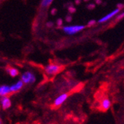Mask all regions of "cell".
<instances>
[{"mask_svg": "<svg viewBox=\"0 0 124 124\" xmlns=\"http://www.w3.org/2000/svg\"><path fill=\"white\" fill-rule=\"evenodd\" d=\"M85 28L84 25H71V26H65L62 28V31L69 35H74L77 33L82 31Z\"/></svg>", "mask_w": 124, "mask_h": 124, "instance_id": "6da1fadb", "label": "cell"}, {"mask_svg": "<svg viewBox=\"0 0 124 124\" xmlns=\"http://www.w3.org/2000/svg\"><path fill=\"white\" fill-rule=\"evenodd\" d=\"M21 80L24 84H32L36 81V76L31 71H26L22 74Z\"/></svg>", "mask_w": 124, "mask_h": 124, "instance_id": "7a4b0ae2", "label": "cell"}, {"mask_svg": "<svg viewBox=\"0 0 124 124\" xmlns=\"http://www.w3.org/2000/svg\"><path fill=\"white\" fill-rule=\"evenodd\" d=\"M61 69V67L59 65L56 64H49L46 68H45V71L46 74L48 75H55L57 74Z\"/></svg>", "mask_w": 124, "mask_h": 124, "instance_id": "3957f363", "label": "cell"}, {"mask_svg": "<svg viewBox=\"0 0 124 124\" xmlns=\"http://www.w3.org/2000/svg\"><path fill=\"white\" fill-rule=\"evenodd\" d=\"M120 10L119 8L115 9L114 10H112L111 12L108 13V14L107 15H106L105 16H103V17H102L101 19H100L99 21H98V22H99V23H104V22H106L110 20L111 19L113 18L115 16H116L117 14H118L120 13Z\"/></svg>", "mask_w": 124, "mask_h": 124, "instance_id": "277c9868", "label": "cell"}, {"mask_svg": "<svg viewBox=\"0 0 124 124\" xmlns=\"http://www.w3.org/2000/svg\"><path fill=\"white\" fill-rule=\"evenodd\" d=\"M24 85V83L21 80H18L16 83H15L14 84H13L12 85L10 86V92H19V90H21Z\"/></svg>", "mask_w": 124, "mask_h": 124, "instance_id": "5b68a950", "label": "cell"}, {"mask_svg": "<svg viewBox=\"0 0 124 124\" xmlns=\"http://www.w3.org/2000/svg\"><path fill=\"white\" fill-rule=\"evenodd\" d=\"M68 97H69V96H68L67 94H62L60 95L58 97H57V98L55 99V100H54V105L56 106H61L65 102V101L67 100Z\"/></svg>", "mask_w": 124, "mask_h": 124, "instance_id": "8992f818", "label": "cell"}, {"mask_svg": "<svg viewBox=\"0 0 124 124\" xmlns=\"http://www.w3.org/2000/svg\"><path fill=\"white\" fill-rule=\"evenodd\" d=\"M0 102H1V105L4 109L10 108V106H11V101L10 98L6 96H2L1 100H0Z\"/></svg>", "mask_w": 124, "mask_h": 124, "instance_id": "52a82bcc", "label": "cell"}, {"mask_svg": "<svg viewBox=\"0 0 124 124\" xmlns=\"http://www.w3.org/2000/svg\"><path fill=\"white\" fill-rule=\"evenodd\" d=\"M10 93V86L8 85H0V96H7Z\"/></svg>", "mask_w": 124, "mask_h": 124, "instance_id": "ba28073f", "label": "cell"}, {"mask_svg": "<svg viewBox=\"0 0 124 124\" xmlns=\"http://www.w3.org/2000/svg\"><path fill=\"white\" fill-rule=\"evenodd\" d=\"M111 106V101L108 99H104L101 103V107L104 110H107Z\"/></svg>", "mask_w": 124, "mask_h": 124, "instance_id": "9c48e42d", "label": "cell"}, {"mask_svg": "<svg viewBox=\"0 0 124 124\" xmlns=\"http://www.w3.org/2000/svg\"><path fill=\"white\" fill-rule=\"evenodd\" d=\"M8 73L11 77H15L19 74V71L16 69H14V68H9V69H8Z\"/></svg>", "mask_w": 124, "mask_h": 124, "instance_id": "30bf717a", "label": "cell"}, {"mask_svg": "<svg viewBox=\"0 0 124 124\" xmlns=\"http://www.w3.org/2000/svg\"><path fill=\"white\" fill-rule=\"evenodd\" d=\"M53 1H54V0H42L41 7L43 8H46L52 3Z\"/></svg>", "mask_w": 124, "mask_h": 124, "instance_id": "8fae6325", "label": "cell"}, {"mask_svg": "<svg viewBox=\"0 0 124 124\" xmlns=\"http://www.w3.org/2000/svg\"><path fill=\"white\" fill-rule=\"evenodd\" d=\"M62 19H58V20L57 22V25L58 26H60V25H62Z\"/></svg>", "mask_w": 124, "mask_h": 124, "instance_id": "7c38bea8", "label": "cell"}, {"mask_svg": "<svg viewBox=\"0 0 124 124\" xmlns=\"http://www.w3.org/2000/svg\"><path fill=\"white\" fill-rule=\"evenodd\" d=\"M95 23H96V22H95L94 20H92V21H90V22H88V25H89V26H90V25H93L92 24L94 25Z\"/></svg>", "mask_w": 124, "mask_h": 124, "instance_id": "4fadbf2b", "label": "cell"}, {"mask_svg": "<svg viewBox=\"0 0 124 124\" xmlns=\"http://www.w3.org/2000/svg\"><path fill=\"white\" fill-rule=\"evenodd\" d=\"M54 25V22H48L47 23V26L48 27H52Z\"/></svg>", "mask_w": 124, "mask_h": 124, "instance_id": "5bb4252c", "label": "cell"}, {"mask_svg": "<svg viewBox=\"0 0 124 124\" xmlns=\"http://www.w3.org/2000/svg\"><path fill=\"white\" fill-rule=\"evenodd\" d=\"M94 7H95V5L92 4V5H89L88 8V9H93V8H94Z\"/></svg>", "mask_w": 124, "mask_h": 124, "instance_id": "9a60e30c", "label": "cell"}, {"mask_svg": "<svg viewBox=\"0 0 124 124\" xmlns=\"http://www.w3.org/2000/svg\"><path fill=\"white\" fill-rule=\"evenodd\" d=\"M123 16H124V14L123 13H121V14L120 15H119V16H117V19H123Z\"/></svg>", "mask_w": 124, "mask_h": 124, "instance_id": "2e32d148", "label": "cell"}, {"mask_svg": "<svg viewBox=\"0 0 124 124\" xmlns=\"http://www.w3.org/2000/svg\"><path fill=\"white\" fill-rule=\"evenodd\" d=\"M76 10H75V8H73V7H71V8H69V11L70 12H74Z\"/></svg>", "mask_w": 124, "mask_h": 124, "instance_id": "e0dca14e", "label": "cell"}, {"mask_svg": "<svg viewBox=\"0 0 124 124\" xmlns=\"http://www.w3.org/2000/svg\"><path fill=\"white\" fill-rule=\"evenodd\" d=\"M56 12H57V10L56 9H52V10H51V14H52V15H54V14H56Z\"/></svg>", "mask_w": 124, "mask_h": 124, "instance_id": "ac0fdd59", "label": "cell"}, {"mask_svg": "<svg viewBox=\"0 0 124 124\" xmlns=\"http://www.w3.org/2000/svg\"><path fill=\"white\" fill-rule=\"evenodd\" d=\"M71 16H67V17H66V21H68V22H71Z\"/></svg>", "mask_w": 124, "mask_h": 124, "instance_id": "d6986e66", "label": "cell"}, {"mask_svg": "<svg viewBox=\"0 0 124 124\" xmlns=\"http://www.w3.org/2000/svg\"><path fill=\"white\" fill-rule=\"evenodd\" d=\"M0 124H2V120H1V118H0Z\"/></svg>", "mask_w": 124, "mask_h": 124, "instance_id": "ffe728a7", "label": "cell"}]
</instances>
